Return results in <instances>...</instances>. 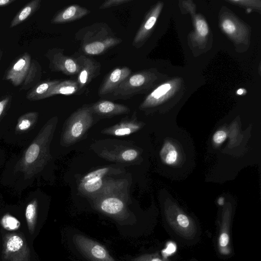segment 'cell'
Segmentation results:
<instances>
[{
	"label": "cell",
	"instance_id": "6da1fadb",
	"mask_svg": "<svg viewBox=\"0 0 261 261\" xmlns=\"http://www.w3.org/2000/svg\"><path fill=\"white\" fill-rule=\"evenodd\" d=\"M41 75L40 63L25 52L12 62L3 79L9 81L14 87L20 86V90H29L40 82Z\"/></svg>",
	"mask_w": 261,
	"mask_h": 261
},
{
	"label": "cell",
	"instance_id": "7a4b0ae2",
	"mask_svg": "<svg viewBox=\"0 0 261 261\" xmlns=\"http://www.w3.org/2000/svg\"><path fill=\"white\" fill-rule=\"evenodd\" d=\"M55 118L48 121L25 151L18 165L19 171L30 176L38 173L45 163L47 143Z\"/></svg>",
	"mask_w": 261,
	"mask_h": 261
},
{
	"label": "cell",
	"instance_id": "3957f363",
	"mask_svg": "<svg viewBox=\"0 0 261 261\" xmlns=\"http://www.w3.org/2000/svg\"><path fill=\"white\" fill-rule=\"evenodd\" d=\"M30 250L24 238L17 233L4 237L3 258L5 261H30Z\"/></svg>",
	"mask_w": 261,
	"mask_h": 261
},
{
	"label": "cell",
	"instance_id": "277c9868",
	"mask_svg": "<svg viewBox=\"0 0 261 261\" xmlns=\"http://www.w3.org/2000/svg\"><path fill=\"white\" fill-rule=\"evenodd\" d=\"M151 75L147 72L131 73L111 94L114 99H127L139 94L148 87Z\"/></svg>",
	"mask_w": 261,
	"mask_h": 261
},
{
	"label": "cell",
	"instance_id": "5b68a950",
	"mask_svg": "<svg viewBox=\"0 0 261 261\" xmlns=\"http://www.w3.org/2000/svg\"><path fill=\"white\" fill-rule=\"evenodd\" d=\"M49 61V68L53 72H61L67 75L78 74L80 65L75 57L66 56L64 49L53 48L49 49L45 54Z\"/></svg>",
	"mask_w": 261,
	"mask_h": 261
},
{
	"label": "cell",
	"instance_id": "8992f818",
	"mask_svg": "<svg viewBox=\"0 0 261 261\" xmlns=\"http://www.w3.org/2000/svg\"><path fill=\"white\" fill-rule=\"evenodd\" d=\"M73 240L78 250L91 261H116L102 245L84 236L75 234Z\"/></svg>",
	"mask_w": 261,
	"mask_h": 261
},
{
	"label": "cell",
	"instance_id": "52a82bcc",
	"mask_svg": "<svg viewBox=\"0 0 261 261\" xmlns=\"http://www.w3.org/2000/svg\"><path fill=\"white\" fill-rule=\"evenodd\" d=\"M92 120L91 107H83L75 111L69 120L66 133L68 141L71 142L80 138L90 125Z\"/></svg>",
	"mask_w": 261,
	"mask_h": 261
},
{
	"label": "cell",
	"instance_id": "ba28073f",
	"mask_svg": "<svg viewBox=\"0 0 261 261\" xmlns=\"http://www.w3.org/2000/svg\"><path fill=\"white\" fill-rule=\"evenodd\" d=\"M75 58L80 65L76 81L80 91L100 74L101 65L94 59L84 55Z\"/></svg>",
	"mask_w": 261,
	"mask_h": 261
},
{
	"label": "cell",
	"instance_id": "9c48e42d",
	"mask_svg": "<svg viewBox=\"0 0 261 261\" xmlns=\"http://www.w3.org/2000/svg\"><path fill=\"white\" fill-rule=\"evenodd\" d=\"M132 73L127 66L116 67L109 72L100 84L98 94L100 96L111 94Z\"/></svg>",
	"mask_w": 261,
	"mask_h": 261
},
{
	"label": "cell",
	"instance_id": "30bf717a",
	"mask_svg": "<svg viewBox=\"0 0 261 261\" xmlns=\"http://www.w3.org/2000/svg\"><path fill=\"white\" fill-rule=\"evenodd\" d=\"M111 28L106 23H95L79 30L75 35V39L82 43L98 40L114 36Z\"/></svg>",
	"mask_w": 261,
	"mask_h": 261
},
{
	"label": "cell",
	"instance_id": "8fae6325",
	"mask_svg": "<svg viewBox=\"0 0 261 261\" xmlns=\"http://www.w3.org/2000/svg\"><path fill=\"white\" fill-rule=\"evenodd\" d=\"M122 39L115 36L81 44V50L84 55L95 56L104 54L119 44Z\"/></svg>",
	"mask_w": 261,
	"mask_h": 261
},
{
	"label": "cell",
	"instance_id": "7c38bea8",
	"mask_svg": "<svg viewBox=\"0 0 261 261\" xmlns=\"http://www.w3.org/2000/svg\"><path fill=\"white\" fill-rule=\"evenodd\" d=\"M90 11L76 4L68 6L56 13L50 20L52 24H62L80 19L89 14Z\"/></svg>",
	"mask_w": 261,
	"mask_h": 261
},
{
	"label": "cell",
	"instance_id": "4fadbf2b",
	"mask_svg": "<svg viewBox=\"0 0 261 261\" xmlns=\"http://www.w3.org/2000/svg\"><path fill=\"white\" fill-rule=\"evenodd\" d=\"M158 7L153 9L146 16L140 28L136 33L132 42V45L136 48L141 47L148 37L149 32L154 25L157 18Z\"/></svg>",
	"mask_w": 261,
	"mask_h": 261
},
{
	"label": "cell",
	"instance_id": "5bb4252c",
	"mask_svg": "<svg viewBox=\"0 0 261 261\" xmlns=\"http://www.w3.org/2000/svg\"><path fill=\"white\" fill-rule=\"evenodd\" d=\"M91 108L92 112L103 116H113L129 112L126 106L106 100L97 101Z\"/></svg>",
	"mask_w": 261,
	"mask_h": 261
},
{
	"label": "cell",
	"instance_id": "9a60e30c",
	"mask_svg": "<svg viewBox=\"0 0 261 261\" xmlns=\"http://www.w3.org/2000/svg\"><path fill=\"white\" fill-rule=\"evenodd\" d=\"M108 170V168H102L85 175L81 182L83 188L86 191L90 193L98 190L102 184V178Z\"/></svg>",
	"mask_w": 261,
	"mask_h": 261
},
{
	"label": "cell",
	"instance_id": "2e32d148",
	"mask_svg": "<svg viewBox=\"0 0 261 261\" xmlns=\"http://www.w3.org/2000/svg\"><path fill=\"white\" fill-rule=\"evenodd\" d=\"M79 91H80V89L76 80H60L59 83L49 89L43 99L56 95H72Z\"/></svg>",
	"mask_w": 261,
	"mask_h": 261
},
{
	"label": "cell",
	"instance_id": "e0dca14e",
	"mask_svg": "<svg viewBox=\"0 0 261 261\" xmlns=\"http://www.w3.org/2000/svg\"><path fill=\"white\" fill-rule=\"evenodd\" d=\"M41 0H32L27 3L15 15L11 21L10 28H13L26 21L40 7Z\"/></svg>",
	"mask_w": 261,
	"mask_h": 261
},
{
	"label": "cell",
	"instance_id": "ac0fdd59",
	"mask_svg": "<svg viewBox=\"0 0 261 261\" xmlns=\"http://www.w3.org/2000/svg\"><path fill=\"white\" fill-rule=\"evenodd\" d=\"M60 80H46L40 82L32 89L29 90L26 95L27 99L35 101L43 99L44 96L49 89L59 83Z\"/></svg>",
	"mask_w": 261,
	"mask_h": 261
},
{
	"label": "cell",
	"instance_id": "d6986e66",
	"mask_svg": "<svg viewBox=\"0 0 261 261\" xmlns=\"http://www.w3.org/2000/svg\"><path fill=\"white\" fill-rule=\"evenodd\" d=\"M100 210L106 214L112 216H119L123 212L124 204L120 199L108 197L103 199L100 204Z\"/></svg>",
	"mask_w": 261,
	"mask_h": 261
},
{
	"label": "cell",
	"instance_id": "ffe728a7",
	"mask_svg": "<svg viewBox=\"0 0 261 261\" xmlns=\"http://www.w3.org/2000/svg\"><path fill=\"white\" fill-rule=\"evenodd\" d=\"M38 118V113L30 112L21 116L18 119L15 132L18 134L25 133L31 129L36 124Z\"/></svg>",
	"mask_w": 261,
	"mask_h": 261
},
{
	"label": "cell",
	"instance_id": "44dd1931",
	"mask_svg": "<svg viewBox=\"0 0 261 261\" xmlns=\"http://www.w3.org/2000/svg\"><path fill=\"white\" fill-rule=\"evenodd\" d=\"M38 202L36 199L32 200L25 210V218L29 230L31 234L34 232L37 219Z\"/></svg>",
	"mask_w": 261,
	"mask_h": 261
},
{
	"label": "cell",
	"instance_id": "7402d4cb",
	"mask_svg": "<svg viewBox=\"0 0 261 261\" xmlns=\"http://www.w3.org/2000/svg\"><path fill=\"white\" fill-rule=\"evenodd\" d=\"M160 155L165 164L171 165L176 162L178 154L175 147L170 142H167L164 144Z\"/></svg>",
	"mask_w": 261,
	"mask_h": 261
},
{
	"label": "cell",
	"instance_id": "603a6c76",
	"mask_svg": "<svg viewBox=\"0 0 261 261\" xmlns=\"http://www.w3.org/2000/svg\"><path fill=\"white\" fill-rule=\"evenodd\" d=\"M138 128L139 126L134 123H123L118 125L113 134L117 136H123L130 134Z\"/></svg>",
	"mask_w": 261,
	"mask_h": 261
},
{
	"label": "cell",
	"instance_id": "cb8c5ba5",
	"mask_svg": "<svg viewBox=\"0 0 261 261\" xmlns=\"http://www.w3.org/2000/svg\"><path fill=\"white\" fill-rule=\"evenodd\" d=\"M2 224L6 229L12 230L18 227L20 223L14 217L7 214L2 219Z\"/></svg>",
	"mask_w": 261,
	"mask_h": 261
},
{
	"label": "cell",
	"instance_id": "d4e9b609",
	"mask_svg": "<svg viewBox=\"0 0 261 261\" xmlns=\"http://www.w3.org/2000/svg\"><path fill=\"white\" fill-rule=\"evenodd\" d=\"M12 99L11 94L6 95L0 99V118L10 107Z\"/></svg>",
	"mask_w": 261,
	"mask_h": 261
},
{
	"label": "cell",
	"instance_id": "484cf974",
	"mask_svg": "<svg viewBox=\"0 0 261 261\" xmlns=\"http://www.w3.org/2000/svg\"><path fill=\"white\" fill-rule=\"evenodd\" d=\"M132 0H107L99 6V9H105L132 2Z\"/></svg>",
	"mask_w": 261,
	"mask_h": 261
},
{
	"label": "cell",
	"instance_id": "4316f807",
	"mask_svg": "<svg viewBox=\"0 0 261 261\" xmlns=\"http://www.w3.org/2000/svg\"><path fill=\"white\" fill-rule=\"evenodd\" d=\"M196 29L197 32L201 36H205L208 32V27L206 22L202 19H199L196 21Z\"/></svg>",
	"mask_w": 261,
	"mask_h": 261
},
{
	"label": "cell",
	"instance_id": "83f0119b",
	"mask_svg": "<svg viewBox=\"0 0 261 261\" xmlns=\"http://www.w3.org/2000/svg\"><path fill=\"white\" fill-rule=\"evenodd\" d=\"M133 261H167L154 254H144L134 258Z\"/></svg>",
	"mask_w": 261,
	"mask_h": 261
},
{
	"label": "cell",
	"instance_id": "f1b7e54d",
	"mask_svg": "<svg viewBox=\"0 0 261 261\" xmlns=\"http://www.w3.org/2000/svg\"><path fill=\"white\" fill-rule=\"evenodd\" d=\"M138 156L137 151L133 149H127L122 153L121 156L125 161H131L135 160Z\"/></svg>",
	"mask_w": 261,
	"mask_h": 261
},
{
	"label": "cell",
	"instance_id": "f546056e",
	"mask_svg": "<svg viewBox=\"0 0 261 261\" xmlns=\"http://www.w3.org/2000/svg\"><path fill=\"white\" fill-rule=\"evenodd\" d=\"M223 30L228 34L233 33L236 30V27L233 22L230 19H225L222 23Z\"/></svg>",
	"mask_w": 261,
	"mask_h": 261
},
{
	"label": "cell",
	"instance_id": "4dcf8cb0",
	"mask_svg": "<svg viewBox=\"0 0 261 261\" xmlns=\"http://www.w3.org/2000/svg\"><path fill=\"white\" fill-rule=\"evenodd\" d=\"M227 135L223 130H218L213 135V139L216 144H221L226 139Z\"/></svg>",
	"mask_w": 261,
	"mask_h": 261
},
{
	"label": "cell",
	"instance_id": "1f68e13d",
	"mask_svg": "<svg viewBox=\"0 0 261 261\" xmlns=\"http://www.w3.org/2000/svg\"><path fill=\"white\" fill-rule=\"evenodd\" d=\"M15 1L16 0H0V7L8 6Z\"/></svg>",
	"mask_w": 261,
	"mask_h": 261
},
{
	"label": "cell",
	"instance_id": "d6a6232c",
	"mask_svg": "<svg viewBox=\"0 0 261 261\" xmlns=\"http://www.w3.org/2000/svg\"><path fill=\"white\" fill-rule=\"evenodd\" d=\"M243 93V89H239L238 91H237V94H239V95H241Z\"/></svg>",
	"mask_w": 261,
	"mask_h": 261
},
{
	"label": "cell",
	"instance_id": "836d02e7",
	"mask_svg": "<svg viewBox=\"0 0 261 261\" xmlns=\"http://www.w3.org/2000/svg\"><path fill=\"white\" fill-rule=\"evenodd\" d=\"M3 51L2 50H0V62L3 55Z\"/></svg>",
	"mask_w": 261,
	"mask_h": 261
}]
</instances>
